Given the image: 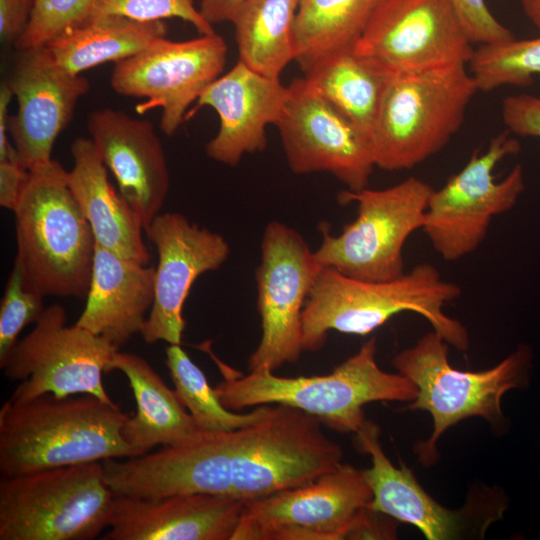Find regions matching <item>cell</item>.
Listing matches in <instances>:
<instances>
[{
  "label": "cell",
  "instance_id": "26",
  "mask_svg": "<svg viewBox=\"0 0 540 540\" xmlns=\"http://www.w3.org/2000/svg\"><path fill=\"white\" fill-rule=\"evenodd\" d=\"M379 0H300L294 26V61L309 72L352 50Z\"/></svg>",
  "mask_w": 540,
  "mask_h": 540
},
{
  "label": "cell",
  "instance_id": "16",
  "mask_svg": "<svg viewBox=\"0 0 540 540\" xmlns=\"http://www.w3.org/2000/svg\"><path fill=\"white\" fill-rule=\"evenodd\" d=\"M144 230L156 247L158 265L153 305L140 334L148 344L181 345L183 306L190 289L200 275L226 262L230 246L221 234L176 212L159 213Z\"/></svg>",
  "mask_w": 540,
  "mask_h": 540
},
{
  "label": "cell",
  "instance_id": "37",
  "mask_svg": "<svg viewBox=\"0 0 540 540\" xmlns=\"http://www.w3.org/2000/svg\"><path fill=\"white\" fill-rule=\"evenodd\" d=\"M29 170L18 158L0 161V206L14 212Z\"/></svg>",
  "mask_w": 540,
  "mask_h": 540
},
{
  "label": "cell",
  "instance_id": "12",
  "mask_svg": "<svg viewBox=\"0 0 540 540\" xmlns=\"http://www.w3.org/2000/svg\"><path fill=\"white\" fill-rule=\"evenodd\" d=\"M322 268L298 231L280 221L266 225L256 269L262 332L249 357L250 371H274L299 360L303 352L302 313Z\"/></svg>",
  "mask_w": 540,
  "mask_h": 540
},
{
  "label": "cell",
  "instance_id": "21",
  "mask_svg": "<svg viewBox=\"0 0 540 540\" xmlns=\"http://www.w3.org/2000/svg\"><path fill=\"white\" fill-rule=\"evenodd\" d=\"M354 439L356 448L371 459V467L363 470L372 492L368 508L415 526L428 540L463 538L471 519L479 520L476 503L470 509H447L424 490L408 467H396L382 448L376 423L366 420Z\"/></svg>",
  "mask_w": 540,
  "mask_h": 540
},
{
  "label": "cell",
  "instance_id": "15",
  "mask_svg": "<svg viewBox=\"0 0 540 540\" xmlns=\"http://www.w3.org/2000/svg\"><path fill=\"white\" fill-rule=\"evenodd\" d=\"M288 88V100L275 126L290 169L295 174L329 173L350 191L368 187L375 168L368 138L305 77Z\"/></svg>",
  "mask_w": 540,
  "mask_h": 540
},
{
  "label": "cell",
  "instance_id": "28",
  "mask_svg": "<svg viewBox=\"0 0 540 540\" xmlns=\"http://www.w3.org/2000/svg\"><path fill=\"white\" fill-rule=\"evenodd\" d=\"M304 77L317 93L370 139L387 77L370 68L352 50L325 59Z\"/></svg>",
  "mask_w": 540,
  "mask_h": 540
},
{
  "label": "cell",
  "instance_id": "7",
  "mask_svg": "<svg viewBox=\"0 0 540 540\" xmlns=\"http://www.w3.org/2000/svg\"><path fill=\"white\" fill-rule=\"evenodd\" d=\"M114 493L102 461L0 479V540H92L108 528Z\"/></svg>",
  "mask_w": 540,
  "mask_h": 540
},
{
  "label": "cell",
  "instance_id": "20",
  "mask_svg": "<svg viewBox=\"0 0 540 540\" xmlns=\"http://www.w3.org/2000/svg\"><path fill=\"white\" fill-rule=\"evenodd\" d=\"M245 502L219 494L114 496L103 540H231Z\"/></svg>",
  "mask_w": 540,
  "mask_h": 540
},
{
  "label": "cell",
  "instance_id": "1",
  "mask_svg": "<svg viewBox=\"0 0 540 540\" xmlns=\"http://www.w3.org/2000/svg\"><path fill=\"white\" fill-rule=\"evenodd\" d=\"M461 293L429 263L387 281L356 279L323 267L302 313L303 351L321 349L331 330L365 336L403 312L425 318L449 345L467 351L466 328L444 312Z\"/></svg>",
  "mask_w": 540,
  "mask_h": 540
},
{
  "label": "cell",
  "instance_id": "29",
  "mask_svg": "<svg viewBox=\"0 0 540 540\" xmlns=\"http://www.w3.org/2000/svg\"><path fill=\"white\" fill-rule=\"evenodd\" d=\"M165 363L179 399L202 432H229L251 425L263 419L271 408L270 404L260 405L246 413L227 409L180 345L166 348Z\"/></svg>",
  "mask_w": 540,
  "mask_h": 540
},
{
  "label": "cell",
  "instance_id": "32",
  "mask_svg": "<svg viewBox=\"0 0 540 540\" xmlns=\"http://www.w3.org/2000/svg\"><path fill=\"white\" fill-rule=\"evenodd\" d=\"M43 298L26 286L22 268L15 260L0 305V361L18 341L20 332L42 316Z\"/></svg>",
  "mask_w": 540,
  "mask_h": 540
},
{
  "label": "cell",
  "instance_id": "40",
  "mask_svg": "<svg viewBox=\"0 0 540 540\" xmlns=\"http://www.w3.org/2000/svg\"><path fill=\"white\" fill-rule=\"evenodd\" d=\"M521 4L528 19L540 29V0H521Z\"/></svg>",
  "mask_w": 540,
  "mask_h": 540
},
{
  "label": "cell",
  "instance_id": "3",
  "mask_svg": "<svg viewBox=\"0 0 540 540\" xmlns=\"http://www.w3.org/2000/svg\"><path fill=\"white\" fill-rule=\"evenodd\" d=\"M376 353V338L371 337L330 374L309 377H280L268 369L242 375L217 361L225 377L214 389L232 411L280 404L312 415L339 433L355 434L366 421L367 403L412 402L418 393L405 376L382 370Z\"/></svg>",
  "mask_w": 540,
  "mask_h": 540
},
{
  "label": "cell",
  "instance_id": "14",
  "mask_svg": "<svg viewBox=\"0 0 540 540\" xmlns=\"http://www.w3.org/2000/svg\"><path fill=\"white\" fill-rule=\"evenodd\" d=\"M227 45L214 33L185 41L160 38L114 64L111 87L123 96L146 98L139 112L160 108V128L173 135L188 108L223 72Z\"/></svg>",
  "mask_w": 540,
  "mask_h": 540
},
{
  "label": "cell",
  "instance_id": "11",
  "mask_svg": "<svg viewBox=\"0 0 540 540\" xmlns=\"http://www.w3.org/2000/svg\"><path fill=\"white\" fill-rule=\"evenodd\" d=\"M474 50L450 0H379L352 48L385 77L467 65Z\"/></svg>",
  "mask_w": 540,
  "mask_h": 540
},
{
  "label": "cell",
  "instance_id": "22",
  "mask_svg": "<svg viewBox=\"0 0 540 540\" xmlns=\"http://www.w3.org/2000/svg\"><path fill=\"white\" fill-rule=\"evenodd\" d=\"M155 268L96 243L86 305L75 324L120 347L140 333L154 301Z\"/></svg>",
  "mask_w": 540,
  "mask_h": 540
},
{
  "label": "cell",
  "instance_id": "5",
  "mask_svg": "<svg viewBox=\"0 0 540 540\" xmlns=\"http://www.w3.org/2000/svg\"><path fill=\"white\" fill-rule=\"evenodd\" d=\"M449 344L432 330L392 360L398 373L417 387L416 398L406 408L430 413L433 431L414 450L422 465L438 460L437 442L446 430L460 421L481 417L499 428L505 423L501 401L514 388L529 382L532 351L520 344L495 366L482 371H461L448 358Z\"/></svg>",
  "mask_w": 540,
  "mask_h": 540
},
{
  "label": "cell",
  "instance_id": "23",
  "mask_svg": "<svg viewBox=\"0 0 540 540\" xmlns=\"http://www.w3.org/2000/svg\"><path fill=\"white\" fill-rule=\"evenodd\" d=\"M73 167L67 182L100 246L147 265L150 254L143 240L144 226L120 192L108 180L107 168L90 138L71 144Z\"/></svg>",
  "mask_w": 540,
  "mask_h": 540
},
{
  "label": "cell",
  "instance_id": "8",
  "mask_svg": "<svg viewBox=\"0 0 540 540\" xmlns=\"http://www.w3.org/2000/svg\"><path fill=\"white\" fill-rule=\"evenodd\" d=\"M433 189L412 176L383 189L340 192V204L356 203L357 216L339 235L322 224V241L314 252L318 262L356 279L387 281L402 276L404 245L422 229Z\"/></svg>",
  "mask_w": 540,
  "mask_h": 540
},
{
  "label": "cell",
  "instance_id": "38",
  "mask_svg": "<svg viewBox=\"0 0 540 540\" xmlns=\"http://www.w3.org/2000/svg\"><path fill=\"white\" fill-rule=\"evenodd\" d=\"M14 94L5 79L0 85V161L18 158L8 140V107Z\"/></svg>",
  "mask_w": 540,
  "mask_h": 540
},
{
  "label": "cell",
  "instance_id": "33",
  "mask_svg": "<svg viewBox=\"0 0 540 540\" xmlns=\"http://www.w3.org/2000/svg\"><path fill=\"white\" fill-rule=\"evenodd\" d=\"M96 0H36L29 24L15 43L17 50L39 47L84 23Z\"/></svg>",
  "mask_w": 540,
  "mask_h": 540
},
{
  "label": "cell",
  "instance_id": "30",
  "mask_svg": "<svg viewBox=\"0 0 540 540\" xmlns=\"http://www.w3.org/2000/svg\"><path fill=\"white\" fill-rule=\"evenodd\" d=\"M468 65L478 91L530 86L540 74V37L479 45Z\"/></svg>",
  "mask_w": 540,
  "mask_h": 540
},
{
  "label": "cell",
  "instance_id": "35",
  "mask_svg": "<svg viewBox=\"0 0 540 540\" xmlns=\"http://www.w3.org/2000/svg\"><path fill=\"white\" fill-rule=\"evenodd\" d=\"M502 120L511 134L540 138V96L519 94L502 101Z\"/></svg>",
  "mask_w": 540,
  "mask_h": 540
},
{
  "label": "cell",
  "instance_id": "36",
  "mask_svg": "<svg viewBox=\"0 0 540 540\" xmlns=\"http://www.w3.org/2000/svg\"><path fill=\"white\" fill-rule=\"evenodd\" d=\"M36 0H0V38L15 45L26 30Z\"/></svg>",
  "mask_w": 540,
  "mask_h": 540
},
{
  "label": "cell",
  "instance_id": "13",
  "mask_svg": "<svg viewBox=\"0 0 540 540\" xmlns=\"http://www.w3.org/2000/svg\"><path fill=\"white\" fill-rule=\"evenodd\" d=\"M372 499L363 470L341 462L314 480L245 503L231 540H340Z\"/></svg>",
  "mask_w": 540,
  "mask_h": 540
},
{
  "label": "cell",
  "instance_id": "17",
  "mask_svg": "<svg viewBox=\"0 0 540 540\" xmlns=\"http://www.w3.org/2000/svg\"><path fill=\"white\" fill-rule=\"evenodd\" d=\"M18 52L6 79L17 100V111L8 118V132L19 162L30 170L52 160L54 143L90 83L82 74L57 64L45 45Z\"/></svg>",
  "mask_w": 540,
  "mask_h": 540
},
{
  "label": "cell",
  "instance_id": "39",
  "mask_svg": "<svg viewBox=\"0 0 540 540\" xmlns=\"http://www.w3.org/2000/svg\"><path fill=\"white\" fill-rule=\"evenodd\" d=\"M244 0H201L199 10L212 25L231 22L235 12Z\"/></svg>",
  "mask_w": 540,
  "mask_h": 540
},
{
  "label": "cell",
  "instance_id": "4",
  "mask_svg": "<svg viewBox=\"0 0 540 540\" xmlns=\"http://www.w3.org/2000/svg\"><path fill=\"white\" fill-rule=\"evenodd\" d=\"M13 213L26 286L43 297H86L96 241L58 161L29 170Z\"/></svg>",
  "mask_w": 540,
  "mask_h": 540
},
{
  "label": "cell",
  "instance_id": "18",
  "mask_svg": "<svg viewBox=\"0 0 540 540\" xmlns=\"http://www.w3.org/2000/svg\"><path fill=\"white\" fill-rule=\"evenodd\" d=\"M87 128L120 194L145 229L159 214L170 185L165 152L152 123L103 108L89 115Z\"/></svg>",
  "mask_w": 540,
  "mask_h": 540
},
{
  "label": "cell",
  "instance_id": "24",
  "mask_svg": "<svg viewBox=\"0 0 540 540\" xmlns=\"http://www.w3.org/2000/svg\"><path fill=\"white\" fill-rule=\"evenodd\" d=\"M119 370L132 389L136 413L122 428L125 442L142 455L154 447L178 445L199 437L203 432L187 412L176 391L171 390L143 357L116 351L107 370Z\"/></svg>",
  "mask_w": 540,
  "mask_h": 540
},
{
  "label": "cell",
  "instance_id": "27",
  "mask_svg": "<svg viewBox=\"0 0 540 540\" xmlns=\"http://www.w3.org/2000/svg\"><path fill=\"white\" fill-rule=\"evenodd\" d=\"M300 0H244L231 22L239 61L279 79L294 61V26Z\"/></svg>",
  "mask_w": 540,
  "mask_h": 540
},
{
  "label": "cell",
  "instance_id": "34",
  "mask_svg": "<svg viewBox=\"0 0 540 540\" xmlns=\"http://www.w3.org/2000/svg\"><path fill=\"white\" fill-rule=\"evenodd\" d=\"M450 2L472 43L494 44L516 38L492 15L485 0H450Z\"/></svg>",
  "mask_w": 540,
  "mask_h": 540
},
{
  "label": "cell",
  "instance_id": "2",
  "mask_svg": "<svg viewBox=\"0 0 540 540\" xmlns=\"http://www.w3.org/2000/svg\"><path fill=\"white\" fill-rule=\"evenodd\" d=\"M129 415L94 395L44 394L0 408V474L134 457L122 428Z\"/></svg>",
  "mask_w": 540,
  "mask_h": 540
},
{
  "label": "cell",
  "instance_id": "9",
  "mask_svg": "<svg viewBox=\"0 0 540 540\" xmlns=\"http://www.w3.org/2000/svg\"><path fill=\"white\" fill-rule=\"evenodd\" d=\"M520 149L508 130L501 132L485 152H475L441 188L433 189L421 230L442 259L455 262L475 252L493 219L516 205L525 190L522 165L516 164L500 181L493 171Z\"/></svg>",
  "mask_w": 540,
  "mask_h": 540
},
{
  "label": "cell",
  "instance_id": "6",
  "mask_svg": "<svg viewBox=\"0 0 540 540\" xmlns=\"http://www.w3.org/2000/svg\"><path fill=\"white\" fill-rule=\"evenodd\" d=\"M465 64L387 77L369 142L375 167L411 169L458 132L475 93Z\"/></svg>",
  "mask_w": 540,
  "mask_h": 540
},
{
  "label": "cell",
  "instance_id": "25",
  "mask_svg": "<svg viewBox=\"0 0 540 540\" xmlns=\"http://www.w3.org/2000/svg\"><path fill=\"white\" fill-rule=\"evenodd\" d=\"M165 21L140 22L119 16L87 20L45 46L57 64L73 74L100 64H114L166 37Z\"/></svg>",
  "mask_w": 540,
  "mask_h": 540
},
{
  "label": "cell",
  "instance_id": "31",
  "mask_svg": "<svg viewBox=\"0 0 540 540\" xmlns=\"http://www.w3.org/2000/svg\"><path fill=\"white\" fill-rule=\"evenodd\" d=\"M119 16L140 22L179 18L190 23L200 35L214 34L213 25L194 5V0H96L87 20Z\"/></svg>",
  "mask_w": 540,
  "mask_h": 540
},
{
  "label": "cell",
  "instance_id": "19",
  "mask_svg": "<svg viewBox=\"0 0 540 540\" xmlns=\"http://www.w3.org/2000/svg\"><path fill=\"white\" fill-rule=\"evenodd\" d=\"M289 97L280 79L261 75L241 61L219 76L202 92L196 107L213 108L219 129L206 144L208 157L237 166L245 154L267 146L266 127L276 125Z\"/></svg>",
  "mask_w": 540,
  "mask_h": 540
},
{
  "label": "cell",
  "instance_id": "10",
  "mask_svg": "<svg viewBox=\"0 0 540 540\" xmlns=\"http://www.w3.org/2000/svg\"><path fill=\"white\" fill-rule=\"evenodd\" d=\"M119 347L77 324L66 325L58 304L46 307L34 328L0 361L4 375L20 381L8 398L23 402L44 394H89L112 403L102 374Z\"/></svg>",
  "mask_w": 540,
  "mask_h": 540
}]
</instances>
